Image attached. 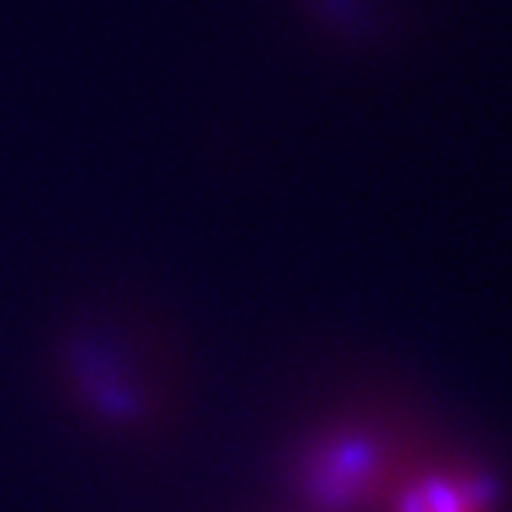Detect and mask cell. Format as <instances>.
I'll list each match as a JSON object with an SVG mask.
<instances>
[{
    "label": "cell",
    "instance_id": "cell-1",
    "mask_svg": "<svg viewBox=\"0 0 512 512\" xmlns=\"http://www.w3.org/2000/svg\"><path fill=\"white\" fill-rule=\"evenodd\" d=\"M405 512H475V500L457 485H429L408 500Z\"/></svg>",
    "mask_w": 512,
    "mask_h": 512
}]
</instances>
